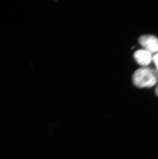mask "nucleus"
<instances>
[{"mask_svg": "<svg viewBox=\"0 0 158 159\" xmlns=\"http://www.w3.org/2000/svg\"><path fill=\"white\" fill-rule=\"evenodd\" d=\"M158 78L156 71L149 68H142L134 72L133 81L137 87L149 88L156 84Z\"/></svg>", "mask_w": 158, "mask_h": 159, "instance_id": "1", "label": "nucleus"}, {"mask_svg": "<svg viewBox=\"0 0 158 159\" xmlns=\"http://www.w3.org/2000/svg\"><path fill=\"white\" fill-rule=\"evenodd\" d=\"M139 42L144 50L150 53L158 52V39L152 35H144L140 37Z\"/></svg>", "mask_w": 158, "mask_h": 159, "instance_id": "2", "label": "nucleus"}, {"mask_svg": "<svg viewBox=\"0 0 158 159\" xmlns=\"http://www.w3.org/2000/svg\"><path fill=\"white\" fill-rule=\"evenodd\" d=\"M134 57L136 62L143 66L149 65L153 58L151 53L144 49L137 51L134 53Z\"/></svg>", "mask_w": 158, "mask_h": 159, "instance_id": "3", "label": "nucleus"}, {"mask_svg": "<svg viewBox=\"0 0 158 159\" xmlns=\"http://www.w3.org/2000/svg\"><path fill=\"white\" fill-rule=\"evenodd\" d=\"M152 60L154 61V63L156 66L157 71H158V54H156L154 56Z\"/></svg>", "mask_w": 158, "mask_h": 159, "instance_id": "4", "label": "nucleus"}, {"mask_svg": "<svg viewBox=\"0 0 158 159\" xmlns=\"http://www.w3.org/2000/svg\"><path fill=\"white\" fill-rule=\"evenodd\" d=\"M156 93L157 96H158V87L156 88Z\"/></svg>", "mask_w": 158, "mask_h": 159, "instance_id": "5", "label": "nucleus"}]
</instances>
